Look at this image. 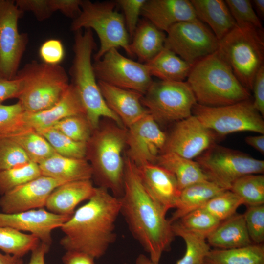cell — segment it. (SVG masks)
I'll list each match as a JSON object with an SVG mask.
<instances>
[{
  "label": "cell",
  "mask_w": 264,
  "mask_h": 264,
  "mask_svg": "<svg viewBox=\"0 0 264 264\" xmlns=\"http://www.w3.org/2000/svg\"><path fill=\"white\" fill-rule=\"evenodd\" d=\"M245 141L248 145L264 154V134L247 136Z\"/></svg>",
  "instance_id": "53"
},
{
  "label": "cell",
  "mask_w": 264,
  "mask_h": 264,
  "mask_svg": "<svg viewBox=\"0 0 264 264\" xmlns=\"http://www.w3.org/2000/svg\"><path fill=\"white\" fill-rule=\"evenodd\" d=\"M127 129L117 124H100L87 142L86 158L89 163L98 187L104 188L115 197L123 195Z\"/></svg>",
  "instance_id": "4"
},
{
  "label": "cell",
  "mask_w": 264,
  "mask_h": 264,
  "mask_svg": "<svg viewBox=\"0 0 264 264\" xmlns=\"http://www.w3.org/2000/svg\"><path fill=\"white\" fill-rule=\"evenodd\" d=\"M52 127L72 140L87 143L93 130L85 115H76L65 118Z\"/></svg>",
  "instance_id": "40"
},
{
  "label": "cell",
  "mask_w": 264,
  "mask_h": 264,
  "mask_svg": "<svg viewBox=\"0 0 264 264\" xmlns=\"http://www.w3.org/2000/svg\"><path fill=\"white\" fill-rule=\"evenodd\" d=\"M75 33L74 58L69 73L71 83L78 93L92 129L98 128L101 117L123 127L119 118L107 106L94 74L91 56L96 44L92 31L86 29L84 32L80 30Z\"/></svg>",
  "instance_id": "5"
},
{
  "label": "cell",
  "mask_w": 264,
  "mask_h": 264,
  "mask_svg": "<svg viewBox=\"0 0 264 264\" xmlns=\"http://www.w3.org/2000/svg\"><path fill=\"white\" fill-rule=\"evenodd\" d=\"M141 102L157 123H167L192 115L197 101L186 81L160 80L153 81Z\"/></svg>",
  "instance_id": "10"
},
{
  "label": "cell",
  "mask_w": 264,
  "mask_h": 264,
  "mask_svg": "<svg viewBox=\"0 0 264 264\" xmlns=\"http://www.w3.org/2000/svg\"><path fill=\"white\" fill-rule=\"evenodd\" d=\"M155 164L173 174L180 191L194 184L210 180L196 161L172 152L161 153Z\"/></svg>",
  "instance_id": "28"
},
{
  "label": "cell",
  "mask_w": 264,
  "mask_h": 264,
  "mask_svg": "<svg viewBox=\"0 0 264 264\" xmlns=\"http://www.w3.org/2000/svg\"><path fill=\"white\" fill-rule=\"evenodd\" d=\"M76 115H85V111L76 89L70 83L61 98L51 107L34 112L24 111L15 129L25 127L38 132L52 127L65 118Z\"/></svg>",
  "instance_id": "19"
},
{
  "label": "cell",
  "mask_w": 264,
  "mask_h": 264,
  "mask_svg": "<svg viewBox=\"0 0 264 264\" xmlns=\"http://www.w3.org/2000/svg\"><path fill=\"white\" fill-rule=\"evenodd\" d=\"M39 55L44 63L59 65L65 55L64 48L61 41L55 39L45 41L40 46Z\"/></svg>",
  "instance_id": "46"
},
{
  "label": "cell",
  "mask_w": 264,
  "mask_h": 264,
  "mask_svg": "<svg viewBox=\"0 0 264 264\" xmlns=\"http://www.w3.org/2000/svg\"><path fill=\"white\" fill-rule=\"evenodd\" d=\"M20 79L15 77L8 79L0 72V104L12 98H18L22 90Z\"/></svg>",
  "instance_id": "48"
},
{
  "label": "cell",
  "mask_w": 264,
  "mask_h": 264,
  "mask_svg": "<svg viewBox=\"0 0 264 264\" xmlns=\"http://www.w3.org/2000/svg\"><path fill=\"white\" fill-rule=\"evenodd\" d=\"M225 190L215 183L205 181L194 184L181 190L176 210L170 221L177 220L184 216L202 207L210 199Z\"/></svg>",
  "instance_id": "29"
},
{
  "label": "cell",
  "mask_w": 264,
  "mask_h": 264,
  "mask_svg": "<svg viewBox=\"0 0 264 264\" xmlns=\"http://www.w3.org/2000/svg\"><path fill=\"white\" fill-rule=\"evenodd\" d=\"M254 93L253 104L255 109L264 116V65L262 66L255 75L252 89Z\"/></svg>",
  "instance_id": "50"
},
{
  "label": "cell",
  "mask_w": 264,
  "mask_h": 264,
  "mask_svg": "<svg viewBox=\"0 0 264 264\" xmlns=\"http://www.w3.org/2000/svg\"><path fill=\"white\" fill-rule=\"evenodd\" d=\"M23 112L19 102L9 105L0 104V135H5L11 132Z\"/></svg>",
  "instance_id": "45"
},
{
  "label": "cell",
  "mask_w": 264,
  "mask_h": 264,
  "mask_svg": "<svg viewBox=\"0 0 264 264\" xmlns=\"http://www.w3.org/2000/svg\"><path fill=\"white\" fill-rule=\"evenodd\" d=\"M166 37L165 32L144 18L139 21L131 40V51L139 63L145 64L164 47Z\"/></svg>",
  "instance_id": "26"
},
{
  "label": "cell",
  "mask_w": 264,
  "mask_h": 264,
  "mask_svg": "<svg viewBox=\"0 0 264 264\" xmlns=\"http://www.w3.org/2000/svg\"><path fill=\"white\" fill-rule=\"evenodd\" d=\"M97 82L107 106L127 128L149 113L142 104V94L101 81Z\"/></svg>",
  "instance_id": "21"
},
{
  "label": "cell",
  "mask_w": 264,
  "mask_h": 264,
  "mask_svg": "<svg viewBox=\"0 0 264 264\" xmlns=\"http://www.w3.org/2000/svg\"><path fill=\"white\" fill-rule=\"evenodd\" d=\"M172 228L175 236L180 237L186 244L185 253L176 264H205L211 250L206 239L182 229L174 222Z\"/></svg>",
  "instance_id": "35"
},
{
  "label": "cell",
  "mask_w": 264,
  "mask_h": 264,
  "mask_svg": "<svg viewBox=\"0 0 264 264\" xmlns=\"http://www.w3.org/2000/svg\"><path fill=\"white\" fill-rule=\"evenodd\" d=\"M218 51L241 84L252 90L255 75L264 65L263 28L237 25L219 41Z\"/></svg>",
  "instance_id": "7"
},
{
  "label": "cell",
  "mask_w": 264,
  "mask_h": 264,
  "mask_svg": "<svg viewBox=\"0 0 264 264\" xmlns=\"http://www.w3.org/2000/svg\"><path fill=\"white\" fill-rule=\"evenodd\" d=\"M186 82L197 103L204 106H227L251 97L218 50L192 66Z\"/></svg>",
  "instance_id": "3"
},
{
  "label": "cell",
  "mask_w": 264,
  "mask_h": 264,
  "mask_svg": "<svg viewBox=\"0 0 264 264\" xmlns=\"http://www.w3.org/2000/svg\"><path fill=\"white\" fill-rule=\"evenodd\" d=\"M206 241L210 246L222 249L244 247L253 243L243 214H236L221 221Z\"/></svg>",
  "instance_id": "27"
},
{
  "label": "cell",
  "mask_w": 264,
  "mask_h": 264,
  "mask_svg": "<svg viewBox=\"0 0 264 264\" xmlns=\"http://www.w3.org/2000/svg\"><path fill=\"white\" fill-rule=\"evenodd\" d=\"M205 264H264V246L252 243L236 248L211 249Z\"/></svg>",
  "instance_id": "32"
},
{
  "label": "cell",
  "mask_w": 264,
  "mask_h": 264,
  "mask_svg": "<svg viewBox=\"0 0 264 264\" xmlns=\"http://www.w3.org/2000/svg\"><path fill=\"white\" fill-rule=\"evenodd\" d=\"M209 179L225 190L240 177L263 174L264 161L216 143L196 158Z\"/></svg>",
  "instance_id": "9"
},
{
  "label": "cell",
  "mask_w": 264,
  "mask_h": 264,
  "mask_svg": "<svg viewBox=\"0 0 264 264\" xmlns=\"http://www.w3.org/2000/svg\"><path fill=\"white\" fill-rule=\"evenodd\" d=\"M23 13L15 1L0 0V72L8 79L15 77L28 42L27 34L18 30Z\"/></svg>",
  "instance_id": "14"
},
{
  "label": "cell",
  "mask_w": 264,
  "mask_h": 264,
  "mask_svg": "<svg viewBox=\"0 0 264 264\" xmlns=\"http://www.w3.org/2000/svg\"><path fill=\"white\" fill-rule=\"evenodd\" d=\"M218 135L195 116L176 122L167 139L163 152H172L193 160L216 144Z\"/></svg>",
  "instance_id": "16"
},
{
  "label": "cell",
  "mask_w": 264,
  "mask_h": 264,
  "mask_svg": "<svg viewBox=\"0 0 264 264\" xmlns=\"http://www.w3.org/2000/svg\"><path fill=\"white\" fill-rule=\"evenodd\" d=\"M136 166L143 186L153 198L166 213L175 208L181 191L173 174L156 164Z\"/></svg>",
  "instance_id": "20"
},
{
  "label": "cell",
  "mask_w": 264,
  "mask_h": 264,
  "mask_svg": "<svg viewBox=\"0 0 264 264\" xmlns=\"http://www.w3.org/2000/svg\"><path fill=\"white\" fill-rule=\"evenodd\" d=\"M153 262L150 258L147 257L144 254H139L137 257L135 264H158Z\"/></svg>",
  "instance_id": "55"
},
{
  "label": "cell",
  "mask_w": 264,
  "mask_h": 264,
  "mask_svg": "<svg viewBox=\"0 0 264 264\" xmlns=\"http://www.w3.org/2000/svg\"><path fill=\"white\" fill-rule=\"evenodd\" d=\"M40 242L39 239L33 234L0 225V249L5 254L22 258L37 247Z\"/></svg>",
  "instance_id": "33"
},
{
  "label": "cell",
  "mask_w": 264,
  "mask_h": 264,
  "mask_svg": "<svg viewBox=\"0 0 264 264\" xmlns=\"http://www.w3.org/2000/svg\"><path fill=\"white\" fill-rule=\"evenodd\" d=\"M126 157L138 166L155 164L164 148L167 135L149 113L127 128Z\"/></svg>",
  "instance_id": "15"
},
{
  "label": "cell",
  "mask_w": 264,
  "mask_h": 264,
  "mask_svg": "<svg viewBox=\"0 0 264 264\" xmlns=\"http://www.w3.org/2000/svg\"><path fill=\"white\" fill-rule=\"evenodd\" d=\"M120 205V198L109 190L95 187L87 202L61 226L64 234L61 246L66 251L84 252L95 259L102 257L116 240L115 223Z\"/></svg>",
  "instance_id": "2"
},
{
  "label": "cell",
  "mask_w": 264,
  "mask_h": 264,
  "mask_svg": "<svg viewBox=\"0 0 264 264\" xmlns=\"http://www.w3.org/2000/svg\"><path fill=\"white\" fill-rule=\"evenodd\" d=\"M220 222L207 211L199 208L173 222L182 229L206 239Z\"/></svg>",
  "instance_id": "37"
},
{
  "label": "cell",
  "mask_w": 264,
  "mask_h": 264,
  "mask_svg": "<svg viewBox=\"0 0 264 264\" xmlns=\"http://www.w3.org/2000/svg\"><path fill=\"white\" fill-rule=\"evenodd\" d=\"M3 136L15 141L30 161L37 164L56 153L47 140L31 128L19 127Z\"/></svg>",
  "instance_id": "31"
},
{
  "label": "cell",
  "mask_w": 264,
  "mask_h": 264,
  "mask_svg": "<svg viewBox=\"0 0 264 264\" xmlns=\"http://www.w3.org/2000/svg\"><path fill=\"white\" fill-rule=\"evenodd\" d=\"M230 190L238 196L248 206L264 204V176L248 174L237 179Z\"/></svg>",
  "instance_id": "34"
},
{
  "label": "cell",
  "mask_w": 264,
  "mask_h": 264,
  "mask_svg": "<svg viewBox=\"0 0 264 264\" xmlns=\"http://www.w3.org/2000/svg\"><path fill=\"white\" fill-rule=\"evenodd\" d=\"M38 165L42 176L64 182L92 177L91 167L86 158L67 157L55 153Z\"/></svg>",
  "instance_id": "24"
},
{
  "label": "cell",
  "mask_w": 264,
  "mask_h": 264,
  "mask_svg": "<svg viewBox=\"0 0 264 264\" xmlns=\"http://www.w3.org/2000/svg\"><path fill=\"white\" fill-rule=\"evenodd\" d=\"M41 175L38 164L32 162L0 171V195L2 196Z\"/></svg>",
  "instance_id": "38"
},
{
  "label": "cell",
  "mask_w": 264,
  "mask_h": 264,
  "mask_svg": "<svg viewBox=\"0 0 264 264\" xmlns=\"http://www.w3.org/2000/svg\"><path fill=\"white\" fill-rule=\"evenodd\" d=\"M71 217L55 214L44 208L13 214L0 212V225L21 232H29L37 237L41 242L50 246L52 230L60 228Z\"/></svg>",
  "instance_id": "18"
},
{
  "label": "cell",
  "mask_w": 264,
  "mask_h": 264,
  "mask_svg": "<svg viewBox=\"0 0 264 264\" xmlns=\"http://www.w3.org/2000/svg\"><path fill=\"white\" fill-rule=\"evenodd\" d=\"M249 236L254 244L264 241V205L248 206L243 214Z\"/></svg>",
  "instance_id": "43"
},
{
  "label": "cell",
  "mask_w": 264,
  "mask_h": 264,
  "mask_svg": "<svg viewBox=\"0 0 264 264\" xmlns=\"http://www.w3.org/2000/svg\"><path fill=\"white\" fill-rule=\"evenodd\" d=\"M116 5L115 1L82 0L81 13L71 24L70 29L74 32L83 28L89 29L97 34L100 45L94 55V61L101 58L109 50L118 47L122 48L130 57H134L123 15L115 10Z\"/></svg>",
  "instance_id": "8"
},
{
  "label": "cell",
  "mask_w": 264,
  "mask_h": 264,
  "mask_svg": "<svg viewBox=\"0 0 264 264\" xmlns=\"http://www.w3.org/2000/svg\"><path fill=\"white\" fill-rule=\"evenodd\" d=\"M197 18L205 24L219 41L237 26L224 0H191Z\"/></svg>",
  "instance_id": "25"
},
{
  "label": "cell",
  "mask_w": 264,
  "mask_h": 264,
  "mask_svg": "<svg viewBox=\"0 0 264 264\" xmlns=\"http://www.w3.org/2000/svg\"><path fill=\"white\" fill-rule=\"evenodd\" d=\"M95 190L91 179L64 183L51 192L45 207L55 214L72 216L76 207L81 202L88 200Z\"/></svg>",
  "instance_id": "23"
},
{
  "label": "cell",
  "mask_w": 264,
  "mask_h": 264,
  "mask_svg": "<svg viewBox=\"0 0 264 264\" xmlns=\"http://www.w3.org/2000/svg\"><path fill=\"white\" fill-rule=\"evenodd\" d=\"M237 25H250L262 29L260 18L249 0H224Z\"/></svg>",
  "instance_id": "42"
},
{
  "label": "cell",
  "mask_w": 264,
  "mask_h": 264,
  "mask_svg": "<svg viewBox=\"0 0 264 264\" xmlns=\"http://www.w3.org/2000/svg\"><path fill=\"white\" fill-rule=\"evenodd\" d=\"M14 256L0 252V264H13Z\"/></svg>",
  "instance_id": "56"
},
{
  "label": "cell",
  "mask_w": 264,
  "mask_h": 264,
  "mask_svg": "<svg viewBox=\"0 0 264 264\" xmlns=\"http://www.w3.org/2000/svg\"><path fill=\"white\" fill-rule=\"evenodd\" d=\"M50 247V245L41 242L38 246L31 252L28 264H45V256L48 252ZM13 264H23L22 258L14 256Z\"/></svg>",
  "instance_id": "52"
},
{
  "label": "cell",
  "mask_w": 264,
  "mask_h": 264,
  "mask_svg": "<svg viewBox=\"0 0 264 264\" xmlns=\"http://www.w3.org/2000/svg\"><path fill=\"white\" fill-rule=\"evenodd\" d=\"M120 200V214L133 237L159 263L162 254L171 248L175 237L172 223L166 212L153 198L143 186L136 165L125 159L123 193Z\"/></svg>",
  "instance_id": "1"
},
{
  "label": "cell",
  "mask_w": 264,
  "mask_h": 264,
  "mask_svg": "<svg viewBox=\"0 0 264 264\" xmlns=\"http://www.w3.org/2000/svg\"><path fill=\"white\" fill-rule=\"evenodd\" d=\"M254 10L259 18H264V0H251Z\"/></svg>",
  "instance_id": "54"
},
{
  "label": "cell",
  "mask_w": 264,
  "mask_h": 264,
  "mask_svg": "<svg viewBox=\"0 0 264 264\" xmlns=\"http://www.w3.org/2000/svg\"><path fill=\"white\" fill-rule=\"evenodd\" d=\"M145 64L152 77L154 76L167 81H185L192 67L187 62L165 47Z\"/></svg>",
  "instance_id": "30"
},
{
  "label": "cell",
  "mask_w": 264,
  "mask_h": 264,
  "mask_svg": "<svg viewBox=\"0 0 264 264\" xmlns=\"http://www.w3.org/2000/svg\"><path fill=\"white\" fill-rule=\"evenodd\" d=\"M81 0H49L54 13L59 11L67 17L76 18L81 12Z\"/></svg>",
  "instance_id": "49"
},
{
  "label": "cell",
  "mask_w": 264,
  "mask_h": 264,
  "mask_svg": "<svg viewBox=\"0 0 264 264\" xmlns=\"http://www.w3.org/2000/svg\"><path fill=\"white\" fill-rule=\"evenodd\" d=\"M242 204V199L234 192L227 190L210 199L200 208L222 221L235 215Z\"/></svg>",
  "instance_id": "39"
},
{
  "label": "cell",
  "mask_w": 264,
  "mask_h": 264,
  "mask_svg": "<svg viewBox=\"0 0 264 264\" xmlns=\"http://www.w3.org/2000/svg\"><path fill=\"white\" fill-rule=\"evenodd\" d=\"M92 65L97 81L143 95L153 82L145 64L124 56L117 48L109 50Z\"/></svg>",
  "instance_id": "13"
},
{
  "label": "cell",
  "mask_w": 264,
  "mask_h": 264,
  "mask_svg": "<svg viewBox=\"0 0 264 264\" xmlns=\"http://www.w3.org/2000/svg\"><path fill=\"white\" fill-rule=\"evenodd\" d=\"M31 162L21 148L8 137L0 135V171Z\"/></svg>",
  "instance_id": "41"
},
{
  "label": "cell",
  "mask_w": 264,
  "mask_h": 264,
  "mask_svg": "<svg viewBox=\"0 0 264 264\" xmlns=\"http://www.w3.org/2000/svg\"><path fill=\"white\" fill-rule=\"evenodd\" d=\"M146 0H117L115 1L124 12L126 27L131 40L137 27L142 8Z\"/></svg>",
  "instance_id": "44"
},
{
  "label": "cell",
  "mask_w": 264,
  "mask_h": 264,
  "mask_svg": "<svg viewBox=\"0 0 264 264\" xmlns=\"http://www.w3.org/2000/svg\"><path fill=\"white\" fill-rule=\"evenodd\" d=\"M192 115L218 136L241 132L264 134L263 117L250 99L220 107H207L197 103Z\"/></svg>",
  "instance_id": "11"
},
{
  "label": "cell",
  "mask_w": 264,
  "mask_h": 264,
  "mask_svg": "<svg viewBox=\"0 0 264 264\" xmlns=\"http://www.w3.org/2000/svg\"><path fill=\"white\" fill-rule=\"evenodd\" d=\"M64 183L41 175L2 195L1 212L13 214L43 208L51 192Z\"/></svg>",
  "instance_id": "17"
},
{
  "label": "cell",
  "mask_w": 264,
  "mask_h": 264,
  "mask_svg": "<svg viewBox=\"0 0 264 264\" xmlns=\"http://www.w3.org/2000/svg\"><path fill=\"white\" fill-rule=\"evenodd\" d=\"M22 84L18 102L24 112L47 109L61 98L70 83L65 69L35 60L25 64L16 75Z\"/></svg>",
  "instance_id": "6"
},
{
  "label": "cell",
  "mask_w": 264,
  "mask_h": 264,
  "mask_svg": "<svg viewBox=\"0 0 264 264\" xmlns=\"http://www.w3.org/2000/svg\"><path fill=\"white\" fill-rule=\"evenodd\" d=\"M37 132L47 140L56 153L67 157L86 158L87 143L74 141L52 127Z\"/></svg>",
  "instance_id": "36"
},
{
  "label": "cell",
  "mask_w": 264,
  "mask_h": 264,
  "mask_svg": "<svg viewBox=\"0 0 264 264\" xmlns=\"http://www.w3.org/2000/svg\"><path fill=\"white\" fill-rule=\"evenodd\" d=\"M15 2L21 10L32 12L39 21L49 18L53 13L49 0H16Z\"/></svg>",
  "instance_id": "47"
},
{
  "label": "cell",
  "mask_w": 264,
  "mask_h": 264,
  "mask_svg": "<svg viewBox=\"0 0 264 264\" xmlns=\"http://www.w3.org/2000/svg\"><path fill=\"white\" fill-rule=\"evenodd\" d=\"M166 33L164 47L192 66L218 49L219 41L198 18L176 23Z\"/></svg>",
  "instance_id": "12"
},
{
  "label": "cell",
  "mask_w": 264,
  "mask_h": 264,
  "mask_svg": "<svg viewBox=\"0 0 264 264\" xmlns=\"http://www.w3.org/2000/svg\"><path fill=\"white\" fill-rule=\"evenodd\" d=\"M141 15L165 33L176 23L197 18L188 0H146Z\"/></svg>",
  "instance_id": "22"
},
{
  "label": "cell",
  "mask_w": 264,
  "mask_h": 264,
  "mask_svg": "<svg viewBox=\"0 0 264 264\" xmlns=\"http://www.w3.org/2000/svg\"><path fill=\"white\" fill-rule=\"evenodd\" d=\"M95 258L80 251H66L62 257L63 264H96Z\"/></svg>",
  "instance_id": "51"
}]
</instances>
